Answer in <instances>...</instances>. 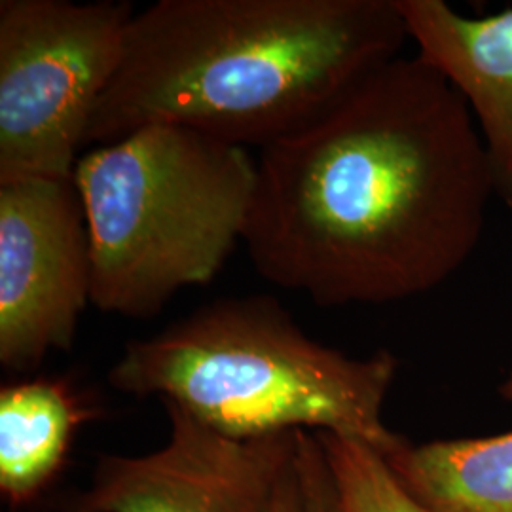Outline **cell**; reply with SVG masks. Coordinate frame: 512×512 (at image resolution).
<instances>
[{
	"label": "cell",
	"instance_id": "7a4b0ae2",
	"mask_svg": "<svg viewBox=\"0 0 512 512\" xmlns=\"http://www.w3.org/2000/svg\"><path fill=\"white\" fill-rule=\"evenodd\" d=\"M397 0H158L135 12L86 145L177 126L264 148L399 57Z\"/></svg>",
	"mask_w": 512,
	"mask_h": 512
},
{
	"label": "cell",
	"instance_id": "8fae6325",
	"mask_svg": "<svg viewBox=\"0 0 512 512\" xmlns=\"http://www.w3.org/2000/svg\"><path fill=\"white\" fill-rule=\"evenodd\" d=\"M323 446L338 512H429L406 492L385 456L332 433H315Z\"/></svg>",
	"mask_w": 512,
	"mask_h": 512
},
{
	"label": "cell",
	"instance_id": "4fadbf2b",
	"mask_svg": "<svg viewBox=\"0 0 512 512\" xmlns=\"http://www.w3.org/2000/svg\"><path fill=\"white\" fill-rule=\"evenodd\" d=\"M270 512H304V497H302V486L298 480L296 467L291 469L281 478L277 492H275L274 503Z\"/></svg>",
	"mask_w": 512,
	"mask_h": 512
},
{
	"label": "cell",
	"instance_id": "5bb4252c",
	"mask_svg": "<svg viewBox=\"0 0 512 512\" xmlns=\"http://www.w3.org/2000/svg\"><path fill=\"white\" fill-rule=\"evenodd\" d=\"M501 395L512 404V372L509 374V378H507V382L501 385Z\"/></svg>",
	"mask_w": 512,
	"mask_h": 512
},
{
	"label": "cell",
	"instance_id": "8992f818",
	"mask_svg": "<svg viewBox=\"0 0 512 512\" xmlns=\"http://www.w3.org/2000/svg\"><path fill=\"white\" fill-rule=\"evenodd\" d=\"M92 302V251L74 179L0 184V363L35 370L73 348Z\"/></svg>",
	"mask_w": 512,
	"mask_h": 512
},
{
	"label": "cell",
	"instance_id": "7c38bea8",
	"mask_svg": "<svg viewBox=\"0 0 512 512\" xmlns=\"http://www.w3.org/2000/svg\"><path fill=\"white\" fill-rule=\"evenodd\" d=\"M294 467L302 486L304 512H338L325 452L313 431L298 433Z\"/></svg>",
	"mask_w": 512,
	"mask_h": 512
},
{
	"label": "cell",
	"instance_id": "3957f363",
	"mask_svg": "<svg viewBox=\"0 0 512 512\" xmlns=\"http://www.w3.org/2000/svg\"><path fill=\"white\" fill-rule=\"evenodd\" d=\"M395 374L389 351L349 357L311 340L274 298L239 296L129 340L109 382L177 404L234 439L332 433L389 456L406 442L382 418Z\"/></svg>",
	"mask_w": 512,
	"mask_h": 512
},
{
	"label": "cell",
	"instance_id": "52a82bcc",
	"mask_svg": "<svg viewBox=\"0 0 512 512\" xmlns=\"http://www.w3.org/2000/svg\"><path fill=\"white\" fill-rule=\"evenodd\" d=\"M169 439L147 456H101L74 512H270L298 433L234 439L164 403Z\"/></svg>",
	"mask_w": 512,
	"mask_h": 512
},
{
	"label": "cell",
	"instance_id": "9c48e42d",
	"mask_svg": "<svg viewBox=\"0 0 512 512\" xmlns=\"http://www.w3.org/2000/svg\"><path fill=\"white\" fill-rule=\"evenodd\" d=\"M92 416L65 380L35 378L0 389V492L37 499L61 471L78 427Z\"/></svg>",
	"mask_w": 512,
	"mask_h": 512
},
{
	"label": "cell",
	"instance_id": "5b68a950",
	"mask_svg": "<svg viewBox=\"0 0 512 512\" xmlns=\"http://www.w3.org/2000/svg\"><path fill=\"white\" fill-rule=\"evenodd\" d=\"M133 16L128 2H0V184L73 179Z\"/></svg>",
	"mask_w": 512,
	"mask_h": 512
},
{
	"label": "cell",
	"instance_id": "277c9868",
	"mask_svg": "<svg viewBox=\"0 0 512 512\" xmlns=\"http://www.w3.org/2000/svg\"><path fill=\"white\" fill-rule=\"evenodd\" d=\"M74 184L92 251V304L148 319L224 268L255 198L247 148L150 126L78 158Z\"/></svg>",
	"mask_w": 512,
	"mask_h": 512
},
{
	"label": "cell",
	"instance_id": "ba28073f",
	"mask_svg": "<svg viewBox=\"0 0 512 512\" xmlns=\"http://www.w3.org/2000/svg\"><path fill=\"white\" fill-rule=\"evenodd\" d=\"M418 57L467 101L494 173L512 205V8L465 18L442 0H397Z\"/></svg>",
	"mask_w": 512,
	"mask_h": 512
},
{
	"label": "cell",
	"instance_id": "6da1fadb",
	"mask_svg": "<svg viewBox=\"0 0 512 512\" xmlns=\"http://www.w3.org/2000/svg\"><path fill=\"white\" fill-rule=\"evenodd\" d=\"M494 196L463 95L399 55L260 148L243 245L258 274L319 306L387 304L458 274Z\"/></svg>",
	"mask_w": 512,
	"mask_h": 512
},
{
	"label": "cell",
	"instance_id": "30bf717a",
	"mask_svg": "<svg viewBox=\"0 0 512 512\" xmlns=\"http://www.w3.org/2000/svg\"><path fill=\"white\" fill-rule=\"evenodd\" d=\"M385 461L429 512H512V431L421 446L404 442Z\"/></svg>",
	"mask_w": 512,
	"mask_h": 512
}]
</instances>
